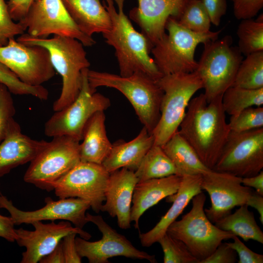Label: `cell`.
Returning <instances> with one entry per match:
<instances>
[{
  "label": "cell",
  "mask_w": 263,
  "mask_h": 263,
  "mask_svg": "<svg viewBox=\"0 0 263 263\" xmlns=\"http://www.w3.org/2000/svg\"><path fill=\"white\" fill-rule=\"evenodd\" d=\"M35 228L33 231L23 228L15 229L17 235L16 241L19 246L24 247L26 251L22 253L21 263H37L51 252L68 234L75 233L80 237L89 240L91 235L86 231L75 226L67 221L58 223L51 221L44 224L36 221L32 224Z\"/></svg>",
  "instance_id": "ac0fdd59"
},
{
  "label": "cell",
  "mask_w": 263,
  "mask_h": 263,
  "mask_svg": "<svg viewBox=\"0 0 263 263\" xmlns=\"http://www.w3.org/2000/svg\"><path fill=\"white\" fill-rule=\"evenodd\" d=\"M88 69L82 71V87L77 97L64 108L55 112L45 122L44 133L47 136L65 135L80 141L84 127L90 118L111 106L108 97L91 90L87 79Z\"/></svg>",
  "instance_id": "30bf717a"
},
{
  "label": "cell",
  "mask_w": 263,
  "mask_h": 263,
  "mask_svg": "<svg viewBox=\"0 0 263 263\" xmlns=\"http://www.w3.org/2000/svg\"><path fill=\"white\" fill-rule=\"evenodd\" d=\"M161 147L174 164L179 176L202 174L211 169L204 165L178 130Z\"/></svg>",
  "instance_id": "4316f807"
},
{
  "label": "cell",
  "mask_w": 263,
  "mask_h": 263,
  "mask_svg": "<svg viewBox=\"0 0 263 263\" xmlns=\"http://www.w3.org/2000/svg\"><path fill=\"white\" fill-rule=\"evenodd\" d=\"M15 113L11 93L5 85L0 83V143L4 138L8 122Z\"/></svg>",
  "instance_id": "74e56055"
},
{
  "label": "cell",
  "mask_w": 263,
  "mask_h": 263,
  "mask_svg": "<svg viewBox=\"0 0 263 263\" xmlns=\"http://www.w3.org/2000/svg\"><path fill=\"white\" fill-rule=\"evenodd\" d=\"M237 261L236 252L225 242L221 243L211 254L199 263H235Z\"/></svg>",
  "instance_id": "60d3db41"
},
{
  "label": "cell",
  "mask_w": 263,
  "mask_h": 263,
  "mask_svg": "<svg viewBox=\"0 0 263 263\" xmlns=\"http://www.w3.org/2000/svg\"><path fill=\"white\" fill-rule=\"evenodd\" d=\"M263 168V128L230 131L213 170L241 178L258 174Z\"/></svg>",
  "instance_id": "8fae6325"
},
{
  "label": "cell",
  "mask_w": 263,
  "mask_h": 263,
  "mask_svg": "<svg viewBox=\"0 0 263 263\" xmlns=\"http://www.w3.org/2000/svg\"><path fill=\"white\" fill-rule=\"evenodd\" d=\"M129 17L140 27L141 33L153 47L166 33L168 19H176L187 0H137Z\"/></svg>",
  "instance_id": "d6986e66"
},
{
  "label": "cell",
  "mask_w": 263,
  "mask_h": 263,
  "mask_svg": "<svg viewBox=\"0 0 263 263\" xmlns=\"http://www.w3.org/2000/svg\"><path fill=\"white\" fill-rule=\"evenodd\" d=\"M91 90L96 92L99 87L116 89L129 101L141 123L150 133L160 117V105L163 92L157 81L146 74L135 73L122 76L107 72L87 71Z\"/></svg>",
  "instance_id": "277c9868"
},
{
  "label": "cell",
  "mask_w": 263,
  "mask_h": 263,
  "mask_svg": "<svg viewBox=\"0 0 263 263\" xmlns=\"http://www.w3.org/2000/svg\"><path fill=\"white\" fill-rule=\"evenodd\" d=\"M163 253L164 263H199L186 245L181 241L172 237L167 233L157 241Z\"/></svg>",
  "instance_id": "e575fe53"
},
{
  "label": "cell",
  "mask_w": 263,
  "mask_h": 263,
  "mask_svg": "<svg viewBox=\"0 0 263 263\" xmlns=\"http://www.w3.org/2000/svg\"><path fill=\"white\" fill-rule=\"evenodd\" d=\"M77 234L71 233L61 240L65 263H80L81 258L77 252L75 239Z\"/></svg>",
  "instance_id": "7bdbcfd3"
},
{
  "label": "cell",
  "mask_w": 263,
  "mask_h": 263,
  "mask_svg": "<svg viewBox=\"0 0 263 263\" xmlns=\"http://www.w3.org/2000/svg\"><path fill=\"white\" fill-rule=\"evenodd\" d=\"M242 179L213 169L202 174V190L207 192L211 201L210 207L204 210L212 223L230 214L235 207L246 205L253 189L244 186Z\"/></svg>",
  "instance_id": "2e32d148"
},
{
  "label": "cell",
  "mask_w": 263,
  "mask_h": 263,
  "mask_svg": "<svg viewBox=\"0 0 263 263\" xmlns=\"http://www.w3.org/2000/svg\"><path fill=\"white\" fill-rule=\"evenodd\" d=\"M209 17L211 23L219 25L227 10L226 0H201Z\"/></svg>",
  "instance_id": "b9f144b4"
},
{
  "label": "cell",
  "mask_w": 263,
  "mask_h": 263,
  "mask_svg": "<svg viewBox=\"0 0 263 263\" xmlns=\"http://www.w3.org/2000/svg\"><path fill=\"white\" fill-rule=\"evenodd\" d=\"M230 131L242 132L263 128V108L251 107L236 116H230L228 123Z\"/></svg>",
  "instance_id": "d590c367"
},
{
  "label": "cell",
  "mask_w": 263,
  "mask_h": 263,
  "mask_svg": "<svg viewBox=\"0 0 263 263\" xmlns=\"http://www.w3.org/2000/svg\"><path fill=\"white\" fill-rule=\"evenodd\" d=\"M0 62L24 83L40 86L53 78L55 70L48 51L39 46L26 45L14 38L0 46Z\"/></svg>",
  "instance_id": "5bb4252c"
},
{
  "label": "cell",
  "mask_w": 263,
  "mask_h": 263,
  "mask_svg": "<svg viewBox=\"0 0 263 263\" xmlns=\"http://www.w3.org/2000/svg\"><path fill=\"white\" fill-rule=\"evenodd\" d=\"M78 28L92 37L108 32L112 26L109 14L100 0H61Z\"/></svg>",
  "instance_id": "d4e9b609"
},
{
  "label": "cell",
  "mask_w": 263,
  "mask_h": 263,
  "mask_svg": "<svg viewBox=\"0 0 263 263\" xmlns=\"http://www.w3.org/2000/svg\"><path fill=\"white\" fill-rule=\"evenodd\" d=\"M246 205L254 208L259 214V219L262 224H263V197L253 190L251 193Z\"/></svg>",
  "instance_id": "c3c4849f"
},
{
  "label": "cell",
  "mask_w": 263,
  "mask_h": 263,
  "mask_svg": "<svg viewBox=\"0 0 263 263\" xmlns=\"http://www.w3.org/2000/svg\"><path fill=\"white\" fill-rule=\"evenodd\" d=\"M110 173L102 164L80 162L53 185L59 198H79L88 201L98 213L105 201Z\"/></svg>",
  "instance_id": "4fadbf2b"
},
{
  "label": "cell",
  "mask_w": 263,
  "mask_h": 263,
  "mask_svg": "<svg viewBox=\"0 0 263 263\" xmlns=\"http://www.w3.org/2000/svg\"><path fill=\"white\" fill-rule=\"evenodd\" d=\"M13 20L7 4L4 0H0V46L6 45L9 39L15 36L24 34V27L20 22Z\"/></svg>",
  "instance_id": "8d00e7d4"
},
{
  "label": "cell",
  "mask_w": 263,
  "mask_h": 263,
  "mask_svg": "<svg viewBox=\"0 0 263 263\" xmlns=\"http://www.w3.org/2000/svg\"><path fill=\"white\" fill-rule=\"evenodd\" d=\"M38 0H8L7 5L12 19L19 21L26 15L31 6Z\"/></svg>",
  "instance_id": "ee69618b"
},
{
  "label": "cell",
  "mask_w": 263,
  "mask_h": 263,
  "mask_svg": "<svg viewBox=\"0 0 263 263\" xmlns=\"http://www.w3.org/2000/svg\"><path fill=\"white\" fill-rule=\"evenodd\" d=\"M125 0H103L112 23L110 30L102 34L103 38L115 50L120 75L141 73L157 81L163 75L150 55L153 46L143 34L134 28L124 13Z\"/></svg>",
  "instance_id": "7a4b0ae2"
},
{
  "label": "cell",
  "mask_w": 263,
  "mask_h": 263,
  "mask_svg": "<svg viewBox=\"0 0 263 263\" xmlns=\"http://www.w3.org/2000/svg\"><path fill=\"white\" fill-rule=\"evenodd\" d=\"M15 224L11 217L0 214V237L9 242H14L17 235L14 227Z\"/></svg>",
  "instance_id": "f6af8a7d"
},
{
  "label": "cell",
  "mask_w": 263,
  "mask_h": 263,
  "mask_svg": "<svg viewBox=\"0 0 263 263\" xmlns=\"http://www.w3.org/2000/svg\"><path fill=\"white\" fill-rule=\"evenodd\" d=\"M232 44L229 35L204 44L195 71L202 81L207 102L222 96L233 83L243 57L238 48Z\"/></svg>",
  "instance_id": "52a82bcc"
},
{
  "label": "cell",
  "mask_w": 263,
  "mask_h": 263,
  "mask_svg": "<svg viewBox=\"0 0 263 263\" xmlns=\"http://www.w3.org/2000/svg\"><path fill=\"white\" fill-rule=\"evenodd\" d=\"M238 38L237 47L242 55L263 51V15L255 20L242 19L237 29Z\"/></svg>",
  "instance_id": "1f68e13d"
},
{
  "label": "cell",
  "mask_w": 263,
  "mask_h": 263,
  "mask_svg": "<svg viewBox=\"0 0 263 263\" xmlns=\"http://www.w3.org/2000/svg\"><path fill=\"white\" fill-rule=\"evenodd\" d=\"M30 36L48 38L57 35L75 38L84 46L96 43L91 37L83 33L76 26L61 0H38L29 9L24 17L19 21Z\"/></svg>",
  "instance_id": "7c38bea8"
},
{
  "label": "cell",
  "mask_w": 263,
  "mask_h": 263,
  "mask_svg": "<svg viewBox=\"0 0 263 263\" xmlns=\"http://www.w3.org/2000/svg\"><path fill=\"white\" fill-rule=\"evenodd\" d=\"M165 29L168 33L150 51L156 66L163 75L195 71L198 65L194 58L197 46L218 39L222 31L194 32L180 25L172 17L168 19Z\"/></svg>",
  "instance_id": "5b68a950"
},
{
  "label": "cell",
  "mask_w": 263,
  "mask_h": 263,
  "mask_svg": "<svg viewBox=\"0 0 263 263\" xmlns=\"http://www.w3.org/2000/svg\"><path fill=\"white\" fill-rule=\"evenodd\" d=\"M206 200L203 192L193 197L189 211L171 224L166 232L182 242L199 262L211 254L223 241L235 236L220 229L208 219L204 210Z\"/></svg>",
  "instance_id": "ba28073f"
},
{
  "label": "cell",
  "mask_w": 263,
  "mask_h": 263,
  "mask_svg": "<svg viewBox=\"0 0 263 263\" xmlns=\"http://www.w3.org/2000/svg\"><path fill=\"white\" fill-rule=\"evenodd\" d=\"M81 141L80 161L102 164L113 146L107 135L104 111L98 112L90 118L84 127Z\"/></svg>",
  "instance_id": "484cf974"
},
{
  "label": "cell",
  "mask_w": 263,
  "mask_h": 263,
  "mask_svg": "<svg viewBox=\"0 0 263 263\" xmlns=\"http://www.w3.org/2000/svg\"><path fill=\"white\" fill-rule=\"evenodd\" d=\"M222 102L225 113L236 116L246 108L263 105V88L250 89L231 86L223 94Z\"/></svg>",
  "instance_id": "f546056e"
},
{
  "label": "cell",
  "mask_w": 263,
  "mask_h": 263,
  "mask_svg": "<svg viewBox=\"0 0 263 263\" xmlns=\"http://www.w3.org/2000/svg\"><path fill=\"white\" fill-rule=\"evenodd\" d=\"M185 28L196 33L209 32V17L201 0H187L179 17L175 19Z\"/></svg>",
  "instance_id": "d6a6232c"
},
{
  "label": "cell",
  "mask_w": 263,
  "mask_h": 263,
  "mask_svg": "<svg viewBox=\"0 0 263 263\" xmlns=\"http://www.w3.org/2000/svg\"><path fill=\"white\" fill-rule=\"evenodd\" d=\"M45 205L33 211H23L17 208L11 200L1 195L0 208L8 210L15 225L30 224L36 221L57 220L67 221L75 226L82 228L88 223L86 211L91 207L89 203L79 198L70 197L53 200L48 197L45 198Z\"/></svg>",
  "instance_id": "e0dca14e"
},
{
  "label": "cell",
  "mask_w": 263,
  "mask_h": 263,
  "mask_svg": "<svg viewBox=\"0 0 263 263\" xmlns=\"http://www.w3.org/2000/svg\"><path fill=\"white\" fill-rule=\"evenodd\" d=\"M17 40L26 45L42 46L48 51L55 70L62 78L61 92L53 103V110L59 111L74 101L81 89L82 71L90 66L82 43L67 37L38 38L27 33L21 35Z\"/></svg>",
  "instance_id": "3957f363"
},
{
  "label": "cell",
  "mask_w": 263,
  "mask_h": 263,
  "mask_svg": "<svg viewBox=\"0 0 263 263\" xmlns=\"http://www.w3.org/2000/svg\"><path fill=\"white\" fill-rule=\"evenodd\" d=\"M182 176L176 174L138 182L134 189L131 209V221L139 229V220L144 212L162 199L177 191Z\"/></svg>",
  "instance_id": "603a6c76"
},
{
  "label": "cell",
  "mask_w": 263,
  "mask_h": 263,
  "mask_svg": "<svg viewBox=\"0 0 263 263\" xmlns=\"http://www.w3.org/2000/svg\"><path fill=\"white\" fill-rule=\"evenodd\" d=\"M245 56L240 64L231 86L250 89L263 88V51Z\"/></svg>",
  "instance_id": "4dcf8cb0"
},
{
  "label": "cell",
  "mask_w": 263,
  "mask_h": 263,
  "mask_svg": "<svg viewBox=\"0 0 263 263\" xmlns=\"http://www.w3.org/2000/svg\"><path fill=\"white\" fill-rule=\"evenodd\" d=\"M242 184L244 186L254 188L256 192L263 196V171L254 176L242 178Z\"/></svg>",
  "instance_id": "bcb514c9"
},
{
  "label": "cell",
  "mask_w": 263,
  "mask_h": 263,
  "mask_svg": "<svg viewBox=\"0 0 263 263\" xmlns=\"http://www.w3.org/2000/svg\"><path fill=\"white\" fill-rule=\"evenodd\" d=\"M233 242L226 244L237 253L239 257L238 263H263V255L258 254L248 248L237 236L232 238Z\"/></svg>",
  "instance_id": "ab89813d"
},
{
  "label": "cell",
  "mask_w": 263,
  "mask_h": 263,
  "mask_svg": "<svg viewBox=\"0 0 263 263\" xmlns=\"http://www.w3.org/2000/svg\"><path fill=\"white\" fill-rule=\"evenodd\" d=\"M134 173L138 182L177 174L175 167L162 147L155 144L147 151Z\"/></svg>",
  "instance_id": "f1b7e54d"
},
{
  "label": "cell",
  "mask_w": 263,
  "mask_h": 263,
  "mask_svg": "<svg viewBox=\"0 0 263 263\" xmlns=\"http://www.w3.org/2000/svg\"><path fill=\"white\" fill-rule=\"evenodd\" d=\"M214 225L245 242L252 240L263 244V232L255 220L253 212L249 210L246 205L240 206L233 213L225 216Z\"/></svg>",
  "instance_id": "83f0119b"
},
{
  "label": "cell",
  "mask_w": 263,
  "mask_h": 263,
  "mask_svg": "<svg viewBox=\"0 0 263 263\" xmlns=\"http://www.w3.org/2000/svg\"><path fill=\"white\" fill-rule=\"evenodd\" d=\"M222 96L209 102L204 93L192 98L178 129L202 162L211 169L230 132L222 105Z\"/></svg>",
  "instance_id": "6da1fadb"
},
{
  "label": "cell",
  "mask_w": 263,
  "mask_h": 263,
  "mask_svg": "<svg viewBox=\"0 0 263 263\" xmlns=\"http://www.w3.org/2000/svg\"><path fill=\"white\" fill-rule=\"evenodd\" d=\"M157 82L163 95L160 117L151 134L154 144L162 146L178 130L193 95L203 86L196 71L164 75Z\"/></svg>",
  "instance_id": "8992f818"
},
{
  "label": "cell",
  "mask_w": 263,
  "mask_h": 263,
  "mask_svg": "<svg viewBox=\"0 0 263 263\" xmlns=\"http://www.w3.org/2000/svg\"><path fill=\"white\" fill-rule=\"evenodd\" d=\"M40 263H65L61 241L48 254L42 258Z\"/></svg>",
  "instance_id": "7dc6e473"
},
{
  "label": "cell",
  "mask_w": 263,
  "mask_h": 263,
  "mask_svg": "<svg viewBox=\"0 0 263 263\" xmlns=\"http://www.w3.org/2000/svg\"><path fill=\"white\" fill-rule=\"evenodd\" d=\"M0 83L5 85L11 93L16 95H31L46 100L49 92L42 85L31 86L23 83L7 66L0 62Z\"/></svg>",
  "instance_id": "836d02e7"
},
{
  "label": "cell",
  "mask_w": 263,
  "mask_h": 263,
  "mask_svg": "<svg viewBox=\"0 0 263 263\" xmlns=\"http://www.w3.org/2000/svg\"><path fill=\"white\" fill-rule=\"evenodd\" d=\"M202 174L182 176L180 187L174 194L168 198L172 204L157 224L146 233H140L139 239L142 245L150 247L164 235L168 227L182 213L192 198L202 191Z\"/></svg>",
  "instance_id": "7402d4cb"
},
{
  "label": "cell",
  "mask_w": 263,
  "mask_h": 263,
  "mask_svg": "<svg viewBox=\"0 0 263 263\" xmlns=\"http://www.w3.org/2000/svg\"><path fill=\"white\" fill-rule=\"evenodd\" d=\"M80 141L65 135L53 137L30 162L24 181L47 191L80 162Z\"/></svg>",
  "instance_id": "9c48e42d"
},
{
  "label": "cell",
  "mask_w": 263,
  "mask_h": 263,
  "mask_svg": "<svg viewBox=\"0 0 263 263\" xmlns=\"http://www.w3.org/2000/svg\"><path fill=\"white\" fill-rule=\"evenodd\" d=\"M231 1H233L234 0H231Z\"/></svg>",
  "instance_id": "681fc988"
},
{
  "label": "cell",
  "mask_w": 263,
  "mask_h": 263,
  "mask_svg": "<svg viewBox=\"0 0 263 263\" xmlns=\"http://www.w3.org/2000/svg\"><path fill=\"white\" fill-rule=\"evenodd\" d=\"M86 218L88 222L93 223L97 227L102 237L94 242L75 237L76 249L81 258H86L90 263H108L110 258L116 256L157 263L154 255L136 248L125 236L108 225L101 215L87 213Z\"/></svg>",
  "instance_id": "9a60e30c"
},
{
  "label": "cell",
  "mask_w": 263,
  "mask_h": 263,
  "mask_svg": "<svg viewBox=\"0 0 263 263\" xmlns=\"http://www.w3.org/2000/svg\"><path fill=\"white\" fill-rule=\"evenodd\" d=\"M47 142L33 139L23 134L19 123L11 118L5 136L0 143V177L12 169L30 162ZM1 195L0 192V198Z\"/></svg>",
  "instance_id": "44dd1931"
},
{
  "label": "cell",
  "mask_w": 263,
  "mask_h": 263,
  "mask_svg": "<svg viewBox=\"0 0 263 263\" xmlns=\"http://www.w3.org/2000/svg\"><path fill=\"white\" fill-rule=\"evenodd\" d=\"M153 144V135L143 127L132 140L128 142L118 141L113 144L102 165L109 173L122 168L135 171Z\"/></svg>",
  "instance_id": "cb8c5ba5"
},
{
  "label": "cell",
  "mask_w": 263,
  "mask_h": 263,
  "mask_svg": "<svg viewBox=\"0 0 263 263\" xmlns=\"http://www.w3.org/2000/svg\"><path fill=\"white\" fill-rule=\"evenodd\" d=\"M233 14L237 19H253L263 7V0H234Z\"/></svg>",
  "instance_id": "f35d334b"
},
{
  "label": "cell",
  "mask_w": 263,
  "mask_h": 263,
  "mask_svg": "<svg viewBox=\"0 0 263 263\" xmlns=\"http://www.w3.org/2000/svg\"><path fill=\"white\" fill-rule=\"evenodd\" d=\"M138 182L134 171L122 168L110 173L101 211L116 217L118 226L131 227V209L134 188Z\"/></svg>",
  "instance_id": "ffe728a7"
}]
</instances>
